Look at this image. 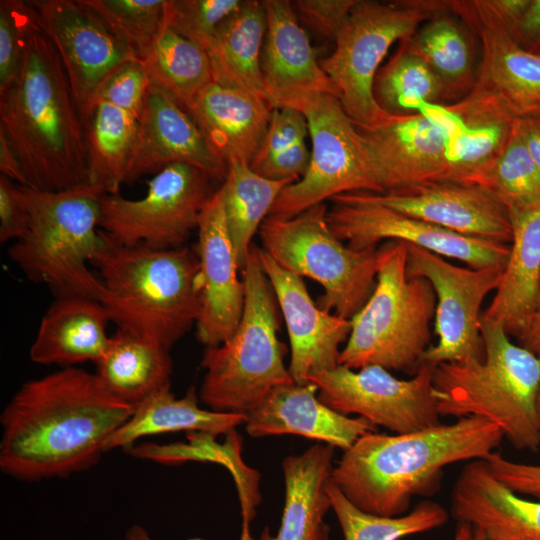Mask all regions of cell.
Listing matches in <instances>:
<instances>
[{
  "mask_svg": "<svg viewBox=\"0 0 540 540\" xmlns=\"http://www.w3.org/2000/svg\"><path fill=\"white\" fill-rule=\"evenodd\" d=\"M409 39V38H408ZM374 95L388 113H415L420 103H437L446 96L441 79L409 46L407 39L382 66L374 81Z\"/></svg>",
  "mask_w": 540,
  "mask_h": 540,
  "instance_id": "obj_38",
  "label": "cell"
},
{
  "mask_svg": "<svg viewBox=\"0 0 540 540\" xmlns=\"http://www.w3.org/2000/svg\"><path fill=\"white\" fill-rule=\"evenodd\" d=\"M243 0H166L164 25L207 51L218 26Z\"/></svg>",
  "mask_w": 540,
  "mask_h": 540,
  "instance_id": "obj_41",
  "label": "cell"
},
{
  "mask_svg": "<svg viewBox=\"0 0 540 540\" xmlns=\"http://www.w3.org/2000/svg\"><path fill=\"white\" fill-rule=\"evenodd\" d=\"M445 10L444 1L357 0L320 65L336 85L340 103L359 129L378 126L393 114L374 95V81L391 46L412 37Z\"/></svg>",
  "mask_w": 540,
  "mask_h": 540,
  "instance_id": "obj_11",
  "label": "cell"
},
{
  "mask_svg": "<svg viewBox=\"0 0 540 540\" xmlns=\"http://www.w3.org/2000/svg\"><path fill=\"white\" fill-rule=\"evenodd\" d=\"M375 288L350 319L351 331L338 365L360 369L377 365L415 374L431 344L436 296L430 282L408 274V248L400 240L377 248Z\"/></svg>",
  "mask_w": 540,
  "mask_h": 540,
  "instance_id": "obj_9",
  "label": "cell"
},
{
  "mask_svg": "<svg viewBox=\"0 0 540 540\" xmlns=\"http://www.w3.org/2000/svg\"><path fill=\"white\" fill-rule=\"evenodd\" d=\"M140 60L150 81L168 91L185 108L213 82L208 53L165 25Z\"/></svg>",
  "mask_w": 540,
  "mask_h": 540,
  "instance_id": "obj_35",
  "label": "cell"
},
{
  "mask_svg": "<svg viewBox=\"0 0 540 540\" xmlns=\"http://www.w3.org/2000/svg\"><path fill=\"white\" fill-rule=\"evenodd\" d=\"M512 239L502 280L482 313L515 338L536 310L540 296V200L508 208Z\"/></svg>",
  "mask_w": 540,
  "mask_h": 540,
  "instance_id": "obj_27",
  "label": "cell"
},
{
  "mask_svg": "<svg viewBox=\"0 0 540 540\" xmlns=\"http://www.w3.org/2000/svg\"><path fill=\"white\" fill-rule=\"evenodd\" d=\"M111 322L104 306L95 299L59 297L43 315L30 347V359L43 365L71 367L103 356Z\"/></svg>",
  "mask_w": 540,
  "mask_h": 540,
  "instance_id": "obj_29",
  "label": "cell"
},
{
  "mask_svg": "<svg viewBox=\"0 0 540 540\" xmlns=\"http://www.w3.org/2000/svg\"><path fill=\"white\" fill-rule=\"evenodd\" d=\"M169 350L117 329L96 363V376L116 398L136 407L154 393L170 387Z\"/></svg>",
  "mask_w": 540,
  "mask_h": 540,
  "instance_id": "obj_32",
  "label": "cell"
},
{
  "mask_svg": "<svg viewBox=\"0 0 540 540\" xmlns=\"http://www.w3.org/2000/svg\"><path fill=\"white\" fill-rule=\"evenodd\" d=\"M330 201V228L353 249H376L381 242L400 240L473 268H505L507 264L509 245L461 235L405 215L370 199L365 192L341 194Z\"/></svg>",
  "mask_w": 540,
  "mask_h": 540,
  "instance_id": "obj_16",
  "label": "cell"
},
{
  "mask_svg": "<svg viewBox=\"0 0 540 540\" xmlns=\"http://www.w3.org/2000/svg\"><path fill=\"white\" fill-rule=\"evenodd\" d=\"M365 193L393 210L461 235L507 245L512 239L507 207L480 185L441 181L384 194Z\"/></svg>",
  "mask_w": 540,
  "mask_h": 540,
  "instance_id": "obj_20",
  "label": "cell"
},
{
  "mask_svg": "<svg viewBox=\"0 0 540 540\" xmlns=\"http://www.w3.org/2000/svg\"><path fill=\"white\" fill-rule=\"evenodd\" d=\"M0 133L18 155L27 186L62 191L89 182L83 121L61 58L32 34L14 80L0 90Z\"/></svg>",
  "mask_w": 540,
  "mask_h": 540,
  "instance_id": "obj_3",
  "label": "cell"
},
{
  "mask_svg": "<svg viewBox=\"0 0 540 540\" xmlns=\"http://www.w3.org/2000/svg\"><path fill=\"white\" fill-rule=\"evenodd\" d=\"M516 340L518 341V344L531 351L540 361V305L528 318L523 330Z\"/></svg>",
  "mask_w": 540,
  "mask_h": 540,
  "instance_id": "obj_51",
  "label": "cell"
},
{
  "mask_svg": "<svg viewBox=\"0 0 540 540\" xmlns=\"http://www.w3.org/2000/svg\"><path fill=\"white\" fill-rule=\"evenodd\" d=\"M101 233L90 260L102 284L99 302L117 329L170 350L200 316L196 252L125 246Z\"/></svg>",
  "mask_w": 540,
  "mask_h": 540,
  "instance_id": "obj_5",
  "label": "cell"
},
{
  "mask_svg": "<svg viewBox=\"0 0 540 540\" xmlns=\"http://www.w3.org/2000/svg\"><path fill=\"white\" fill-rule=\"evenodd\" d=\"M297 110L308 124L309 167L301 179L282 190L269 216L289 219L345 193L381 194L371 151L340 100L328 94H314Z\"/></svg>",
  "mask_w": 540,
  "mask_h": 540,
  "instance_id": "obj_13",
  "label": "cell"
},
{
  "mask_svg": "<svg viewBox=\"0 0 540 540\" xmlns=\"http://www.w3.org/2000/svg\"><path fill=\"white\" fill-rule=\"evenodd\" d=\"M482 358L435 366L432 391L441 417H480L517 450L540 448V361L503 327L482 322Z\"/></svg>",
  "mask_w": 540,
  "mask_h": 540,
  "instance_id": "obj_6",
  "label": "cell"
},
{
  "mask_svg": "<svg viewBox=\"0 0 540 540\" xmlns=\"http://www.w3.org/2000/svg\"><path fill=\"white\" fill-rule=\"evenodd\" d=\"M207 143L227 165H250L267 132L272 106L261 96L210 83L186 108Z\"/></svg>",
  "mask_w": 540,
  "mask_h": 540,
  "instance_id": "obj_26",
  "label": "cell"
},
{
  "mask_svg": "<svg viewBox=\"0 0 540 540\" xmlns=\"http://www.w3.org/2000/svg\"><path fill=\"white\" fill-rule=\"evenodd\" d=\"M266 29L263 1L243 0L240 7L218 26L206 51L213 81L267 100L261 73Z\"/></svg>",
  "mask_w": 540,
  "mask_h": 540,
  "instance_id": "obj_31",
  "label": "cell"
},
{
  "mask_svg": "<svg viewBox=\"0 0 540 540\" xmlns=\"http://www.w3.org/2000/svg\"><path fill=\"white\" fill-rule=\"evenodd\" d=\"M309 136L305 116L290 107L274 108L265 137L250 163V168L264 176L266 171L297 144Z\"/></svg>",
  "mask_w": 540,
  "mask_h": 540,
  "instance_id": "obj_43",
  "label": "cell"
},
{
  "mask_svg": "<svg viewBox=\"0 0 540 540\" xmlns=\"http://www.w3.org/2000/svg\"><path fill=\"white\" fill-rule=\"evenodd\" d=\"M199 396L191 386L177 398L170 387L164 388L137 405L132 416L105 443V452L115 448H131L145 436L192 431L208 437L229 435L245 424L246 416L222 413L199 406Z\"/></svg>",
  "mask_w": 540,
  "mask_h": 540,
  "instance_id": "obj_30",
  "label": "cell"
},
{
  "mask_svg": "<svg viewBox=\"0 0 540 540\" xmlns=\"http://www.w3.org/2000/svg\"><path fill=\"white\" fill-rule=\"evenodd\" d=\"M514 122L540 172V115L522 118Z\"/></svg>",
  "mask_w": 540,
  "mask_h": 540,
  "instance_id": "obj_49",
  "label": "cell"
},
{
  "mask_svg": "<svg viewBox=\"0 0 540 540\" xmlns=\"http://www.w3.org/2000/svg\"><path fill=\"white\" fill-rule=\"evenodd\" d=\"M451 514L489 540H540V499L512 491L485 460L462 468L451 492Z\"/></svg>",
  "mask_w": 540,
  "mask_h": 540,
  "instance_id": "obj_24",
  "label": "cell"
},
{
  "mask_svg": "<svg viewBox=\"0 0 540 540\" xmlns=\"http://www.w3.org/2000/svg\"><path fill=\"white\" fill-rule=\"evenodd\" d=\"M210 179L195 167L172 164L156 173L140 199L104 193L100 230L125 246L182 247L197 229L201 211L213 193Z\"/></svg>",
  "mask_w": 540,
  "mask_h": 540,
  "instance_id": "obj_14",
  "label": "cell"
},
{
  "mask_svg": "<svg viewBox=\"0 0 540 540\" xmlns=\"http://www.w3.org/2000/svg\"><path fill=\"white\" fill-rule=\"evenodd\" d=\"M0 174L20 186H27L20 159L7 139L0 133Z\"/></svg>",
  "mask_w": 540,
  "mask_h": 540,
  "instance_id": "obj_50",
  "label": "cell"
},
{
  "mask_svg": "<svg viewBox=\"0 0 540 540\" xmlns=\"http://www.w3.org/2000/svg\"><path fill=\"white\" fill-rule=\"evenodd\" d=\"M407 248L408 274L428 280L436 296L437 342L422 362L437 365L482 358L481 308L487 295L500 285L504 268L459 266L423 248L409 244Z\"/></svg>",
  "mask_w": 540,
  "mask_h": 540,
  "instance_id": "obj_17",
  "label": "cell"
},
{
  "mask_svg": "<svg viewBox=\"0 0 540 540\" xmlns=\"http://www.w3.org/2000/svg\"><path fill=\"white\" fill-rule=\"evenodd\" d=\"M512 123L465 122L446 105L420 103L415 113L392 115L359 129L371 151L381 194L451 181L484 186Z\"/></svg>",
  "mask_w": 540,
  "mask_h": 540,
  "instance_id": "obj_4",
  "label": "cell"
},
{
  "mask_svg": "<svg viewBox=\"0 0 540 540\" xmlns=\"http://www.w3.org/2000/svg\"><path fill=\"white\" fill-rule=\"evenodd\" d=\"M357 0H297L293 2L302 21L316 35L335 40Z\"/></svg>",
  "mask_w": 540,
  "mask_h": 540,
  "instance_id": "obj_45",
  "label": "cell"
},
{
  "mask_svg": "<svg viewBox=\"0 0 540 540\" xmlns=\"http://www.w3.org/2000/svg\"><path fill=\"white\" fill-rule=\"evenodd\" d=\"M473 540H489L480 530L473 528Z\"/></svg>",
  "mask_w": 540,
  "mask_h": 540,
  "instance_id": "obj_54",
  "label": "cell"
},
{
  "mask_svg": "<svg viewBox=\"0 0 540 540\" xmlns=\"http://www.w3.org/2000/svg\"><path fill=\"white\" fill-rule=\"evenodd\" d=\"M446 4L481 44V61L472 87L447 108L467 123H512L540 115V56L514 41L488 0Z\"/></svg>",
  "mask_w": 540,
  "mask_h": 540,
  "instance_id": "obj_12",
  "label": "cell"
},
{
  "mask_svg": "<svg viewBox=\"0 0 540 540\" xmlns=\"http://www.w3.org/2000/svg\"><path fill=\"white\" fill-rule=\"evenodd\" d=\"M139 59L164 26L166 0H82Z\"/></svg>",
  "mask_w": 540,
  "mask_h": 540,
  "instance_id": "obj_40",
  "label": "cell"
},
{
  "mask_svg": "<svg viewBox=\"0 0 540 540\" xmlns=\"http://www.w3.org/2000/svg\"><path fill=\"white\" fill-rule=\"evenodd\" d=\"M134 409L74 366L26 381L0 414V469L26 482L85 471Z\"/></svg>",
  "mask_w": 540,
  "mask_h": 540,
  "instance_id": "obj_1",
  "label": "cell"
},
{
  "mask_svg": "<svg viewBox=\"0 0 540 540\" xmlns=\"http://www.w3.org/2000/svg\"><path fill=\"white\" fill-rule=\"evenodd\" d=\"M327 491L344 540H400L440 528L449 519L447 510L434 501H421L405 514L387 517L358 509L331 479Z\"/></svg>",
  "mask_w": 540,
  "mask_h": 540,
  "instance_id": "obj_36",
  "label": "cell"
},
{
  "mask_svg": "<svg viewBox=\"0 0 540 540\" xmlns=\"http://www.w3.org/2000/svg\"><path fill=\"white\" fill-rule=\"evenodd\" d=\"M250 521L248 519L242 518V529L239 540H255L249 528ZM124 540H154L150 533L141 525L133 524L130 526L125 534ZM187 540H206L203 538H190Z\"/></svg>",
  "mask_w": 540,
  "mask_h": 540,
  "instance_id": "obj_52",
  "label": "cell"
},
{
  "mask_svg": "<svg viewBox=\"0 0 540 540\" xmlns=\"http://www.w3.org/2000/svg\"><path fill=\"white\" fill-rule=\"evenodd\" d=\"M446 11L427 20L407 42L441 79L448 96L470 90L473 59L462 26Z\"/></svg>",
  "mask_w": 540,
  "mask_h": 540,
  "instance_id": "obj_37",
  "label": "cell"
},
{
  "mask_svg": "<svg viewBox=\"0 0 540 540\" xmlns=\"http://www.w3.org/2000/svg\"><path fill=\"white\" fill-rule=\"evenodd\" d=\"M241 277L245 296L240 322L223 343L205 347L198 396L210 410L247 416L275 388L294 380L278 339L279 306L254 244Z\"/></svg>",
  "mask_w": 540,
  "mask_h": 540,
  "instance_id": "obj_7",
  "label": "cell"
},
{
  "mask_svg": "<svg viewBox=\"0 0 540 540\" xmlns=\"http://www.w3.org/2000/svg\"><path fill=\"white\" fill-rule=\"evenodd\" d=\"M42 32L55 46L80 112L85 117L105 82L134 50L82 0H33Z\"/></svg>",
  "mask_w": 540,
  "mask_h": 540,
  "instance_id": "obj_18",
  "label": "cell"
},
{
  "mask_svg": "<svg viewBox=\"0 0 540 540\" xmlns=\"http://www.w3.org/2000/svg\"><path fill=\"white\" fill-rule=\"evenodd\" d=\"M539 305H540V296H539V304H538V306H539Z\"/></svg>",
  "mask_w": 540,
  "mask_h": 540,
  "instance_id": "obj_55",
  "label": "cell"
},
{
  "mask_svg": "<svg viewBox=\"0 0 540 540\" xmlns=\"http://www.w3.org/2000/svg\"><path fill=\"white\" fill-rule=\"evenodd\" d=\"M172 164L195 167L222 182L228 170L186 108L168 91L150 81L125 182H134Z\"/></svg>",
  "mask_w": 540,
  "mask_h": 540,
  "instance_id": "obj_22",
  "label": "cell"
},
{
  "mask_svg": "<svg viewBox=\"0 0 540 540\" xmlns=\"http://www.w3.org/2000/svg\"><path fill=\"white\" fill-rule=\"evenodd\" d=\"M485 461L493 475L512 491L540 499V463L513 461L496 451Z\"/></svg>",
  "mask_w": 540,
  "mask_h": 540,
  "instance_id": "obj_46",
  "label": "cell"
},
{
  "mask_svg": "<svg viewBox=\"0 0 540 540\" xmlns=\"http://www.w3.org/2000/svg\"><path fill=\"white\" fill-rule=\"evenodd\" d=\"M267 29L261 54V73L272 108L297 107L314 94L340 98V93L317 60L292 2L262 0Z\"/></svg>",
  "mask_w": 540,
  "mask_h": 540,
  "instance_id": "obj_23",
  "label": "cell"
},
{
  "mask_svg": "<svg viewBox=\"0 0 540 540\" xmlns=\"http://www.w3.org/2000/svg\"><path fill=\"white\" fill-rule=\"evenodd\" d=\"M504 436L493 423L465 417L401 434L368 432L335 462L331 481L358 509L394 517L417 495L434 493L443 469L485 460Z\"/></svg>",
  "mask_w": 540,
  "mask_h": 540,
  "instance_id": "obj_2",
  "label": "cell"
},
{
  "mask_svg": "<svg viewBox=\"0 0 540 540\" xmlns=\"http://www.w3.org/2000/svg\"><path fill=\"white\" fill-rule=\"evenodd\" d=\"M37 31L39 18L30 1H0V90L16 77L29 39Z\"/></svg>",
  "mask_w": 540,
  "mask_h": 540,
  "instance_id": "obj_42",
  "label": "cell"
},
{
  "mask_svg": "<svg viewBox=\"0 0 540 540\" xmlns=\"http://www.w3.org/2000/svg\"><path fill=\"white\" fill-rule=\"evenodd\" d=\"M259 258L284 317L291 357L289 373L295 383L338 366L340 345L347 341L351 322L321 309L310 297L302 277L280 266L265 250Z\"/></svg>",
  "mask_w": 540,
  "mask_h": 540,
  "instance_id": "obj_21",
  "label": "cell"
},
{
  "mask_svg": "<svg viewBox=\"0 0 540 540\" xmlns=\"http://www.w3.org/2000/svg\"><path fill=\"white\" fill-rule=\"evenodd\" d=\"M30 214L20 186L0 174V242H14L28 230Z\"/></svg>",
  "mask_w": 540,
  "mask_h": 540,
  "instance_id": "obj_47",
  "label": "cell"
},
{
  "mask_svg": "<svg viewBox=\"0 0 540 540\" xmlns=\"http://www.w3.org/2000/svg\"><path fill=\"white\" fill-rule=\"evenodd\" d=\"M149 85L144 63L140 59L133 60L122 65L105 82L95 102L105 101L140 117Z\"/></svg>",
  "mask_w": 540,
  "mask_h": 540,
  "instance_id": "obj_44",
  "label": "cell"
},
{
  "mask_svg": "<svg viewBox=\"0 0 540 540\" xmlns=\"http://www.w3.org/2000/svg\"><path fill=\"white\" fill-rule=\"evenodd\" d=\"M227 166V175L222 182L225 215L241 271L253 245L252 238L269 216L282 190L291 182L267 179L242 162L232 161Z\"/></svg>",
  "mask_w": 540,
  "mask_h": 540,
  "instance_id": "obj_34",
  "label": "cell"
},
{
  "mask_svg": "<svg viewBox=\"0 0 540 540\" xmlns=\"http://www.w3.org/2000/svg\"><path fill=\"white\" fill-rule=\"evenodd\" d=\"M245 426L251 437L295 434L343 451L362 435L377 431L367 419L350 417L325 405L312 382L275 388L246 416Z\"/></svg>",
  "mask_w": 540,
  "mask_h": 540,
  "instance_id": "obj_25",
  "label": "cell"
},
{
  "mask_svg": "<svg viewBox=\"0 0 540 540\" xmlns=\"http://www.w3.org/2000/svg\"><path fill=\"white\" fill-rule=\"evenodd\" d=\"M89 164V182L107 194L119 193L138 140L139 117L105 101H97L82 118Z\"/></svg>",
  "mask_w": 540,
  "mask_h": 540,
  "instance_id": "obj_33",
  "label": "cell"
},
{
  "mask_svg": "<svg viewBox=\"0 0 540 540\" xmlns=\"http://www.w3.org/2000/svg\"><path fill=\"white\" fill-rule=\"evenodd\" d=\"M435 366L422 362L410 379H399L377 365L357 370L338 365L309 376L308 382L333 410L356 414L394 434L409 433L441 423L432 391Z\"/></svg>",
  "mask_w": 540,
  "mask_h": 540,
  "instance_id": "obj_15",
  "label": "cell"
},
{
  "mask_svg": "<svg viewBox=\"0 0 540 540\" xmlns=\"http://www.w3.org/2000/svg\"><path fill=\"white\" fill-rule=\"evenodd\" d=\"M453 540H473V528L464 523H457Z\"/></svg>",
  "mask_w": 540,
  "mask_h": 540,
  "instance_id": "obj_53",
  "label": "cell"
},
{
  "mask_svg": "<svg viewBox=\"0 0 540 540\" xmlns=\"http://www.w3.org/2000/svg\"><path fill=\"white\" fill-rule=\"evenodd\" d=\"M507 30L519 46L540 56V0H529L524 12Z\"/></svg>",
  "mask_w": 540,
  "mask_h": 540,
  "instance_id": "obj_48",
  "label": "cell"
},
{
  "mask_svg": "<svg viewBox=\"0 0 540 540\" xmlns=\"http://www.w3.org/2000/svg\"><path fill=\"white\" fill-rule=\"evenodd\" d=\"M20 188L30 223L8 248L11 262L27 279L46 285L55 298L98 300L102 284L89 265L104 241L100 218L105 192L90 183L54 192Z\"/></svg>",
  "mask_w": 540,
  "mask_h": 540,
  "instance_id": "obj_8",
  "label": "cell"
},
{
  "mask_svg": "<svg viewBox=\"0 0 540 540\" xmlns=\"http://www.w3.org/2000/svg\"><path fill=\"white\" fill-rule=\"evenodd\" d=\"M334 447L315 444L283 459L285 500L276 535L265 527L260 540H329L325 516L332 509L327 485L331 479Z\"/></svg>",
  "mask_w": 540,
  "mask_h": 540,
  "instance_id": "obj_28",
  "label": "cell"
},
{
  "mask_svg": "<svg viewBox=\"0 0 540 540\" xmlns=\"http://www.w3.org/2000/svg\"><path fill=\"white\" fill-rule=\"evenodd\" d=\"M327 211L320 203L289 219L268 216L258 233L262 249L280 266L322 286L321 309L350 320L375 288L378 247L348 246L331 230Z\"/></svg>",
  "mask_w": 540,
  "mask_h": 540,
  "instance_id": "obj_10",
  "label": "cell"
},
{
  "mask_svg": "<svg viewBox=\"0 0 540 540\" xmlns=\"http://www.w3.org/2000/svg\"><path fill=\"white\" fill-rule=\"evenodd\" d=\"M197 231L201 312L195 325L196 336L205 347H214L236 330L245 296L226 222L222 184L205 203Z\"/></svg>",
  "mask_w": 540,
  "mask_h": 540,
  "instance_id": "obj_19",
  "label": "cell"
},
{
  "mask_svg": "<svg viewBox=\"0 0 540 540\" xmlns=\"http://www.w3.org/2000/svg\"><path fill=\"white\" fill-rule=\"evenodd\" d=\"M508 208L540 200V172L530 156L515 122L484 182Z\"/></svg>",
  "mask_w": 540,
  "mask_h": 540,
  "instance_id": "obj_39",
  "label": "cell"
}]
</instances>
